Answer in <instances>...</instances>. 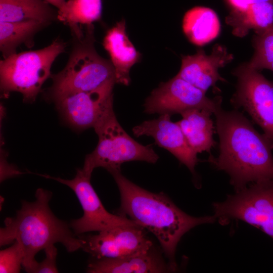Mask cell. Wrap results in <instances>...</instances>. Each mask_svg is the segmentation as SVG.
<instances>
[{"instance_id":"cell-1","label":"cell","mask_w":273,"mask_h":273,"mask_svg":"<svg viewBox=\"0 0 273 273\" xmlns=\"http://www.w3.org/2000/svg\"><path fill=\"white\" fill-rule=\"evenodd\" d=\"M214 115L219 153L217 158L211 155L209 161L229 175L236 191L273 179V140L259 133L238 111L220 108Z\"/></svg>"},{"instance_id":"cell-2","label":"cell","mask_w":273,"mask_h":273,"mask_svg":"<svg viewBox=\"0 0 273 273\" xmlns=\"http://www.w3.org/2000/svg\"><path fill=\"white\" fill-rule=\"evenodd\" d=\"M119 189V214L125 215L152 233L159 242L169 261L176 266L175 254L181 237L192 228L215 221L214 215L191 216L162 193L150 192L133 183L121 171L110 173Z\"/></svg>"},{"instance_id":"cell-3","label":"cell","mask_w":273,"mask_h":273,"mask_svg":"<svg viewBox=\"0 0 273 273\" xmlns=\"http://www.w3.org/2000/svg\"><path fill=\"white\" fill-rule=\"evenodd\" d=\"M52 193L39 188L33 202L23 200L21 208L13 217L5 220L0 229V245L18 242L23 253L22 266L32 273L38 262L36 254L57 243H61L69 252L81 248L82 240L71 229L69 223L57 218L49 207Z\"/></svg>"},{"instance_id":"cell-4","label":"cell","mask_w":273,"mask_h":273,"mask_svg":"<svg viewBox=\"0 0 273 273\" xmlns=\"http://www.w3.org/2000/svg\"><path fill=\"white\" fill-rule=\"evenodd\" d=\"M71 49L67 63L52 74V84L44 92L46 100L54 103L68 96L88 92L114 80L115 73L110 60L102 57L95 47L94 24L69 27Z\"/></svg>"},{"instance_id":"cell-5","label":"cell","mask_w":273,"mask_h":273,"mask_svg":"<svg viewBox=\"0 0 273 273\" xmlns=\"http://www.w3.org/2000/svg\"><path fill=\"white\" fill-rule=\"evenodd\" d=\"M66 47V42L57 38L41 49L16 53L1 60L2 97L7 98L11 93L18 92L23 102H34L44 82L51 78L54 62Z\"/></svg>"},{"instance_id":"cell-6","label":"cell","mask_w":273,"mask_h":273,"mask_svg":"<svg viewBox=\"0 0 273 273\" xmlns=\"http://www.w3.org/2000/svg\"><path fill=\"white\" fill-rule=\"evenodd\" d=\"M99 141L97 147L85 158L82 170L92 175L101 167L109 172L121 171L122 163L133 161L155 163L159 156L152 145L144 146L135 141L122 127L111 107L93 127Z\"/></svg>"},{"instance_id":"cell-7","label":"cell","mask_w":273,"mask_h":273,"mask_svg":"<svg viewBox=\"0 0 273 273\" xmlns=\"http://www.w3.org/2000/svg\"><path fill=\"white\" fill-rule=\"evenodd\" d=\"M213 207L214 215L222 222L241 220L273 239V179L252 183Z\"/></svg>"},{"instance_id":"cell-8","label":"cell","mask_w":273,"mask_h":273,"mask_svg":"<svg viewBox=\"0 0 273 273\" xmlns=\"http://www.w3.org/2000/svg\"><path fill=\"white\" fill-rule=\"evenodd\" d=\"M233 74L238 82L232 105L246 111L264 134L273 140V81L248 63L237 68Z\"/></svg>"},{"instance_id":"cell-9","label":"cell","mask_w":273,"mask_h":273,"mask_svg":"<svg viewBox=\"0 0 273 273\" xmlns=\"http://www.w3.org/2000/svg\"><path fill=\"white\" fill-rule=\"evenodd\" d=\"M40 175L68 186L76 194L83 211L82 217L73 219L69 223L76 235L89 232H99L118 226L138 225L126 216L110 213L105 208L90 183L92 175L86 173L82 169H77L74 177L71 179Z\"/></svg>"},{"instance_id":"cell-10","label":"cell","mask_w":273,"mask_h":273,"mask_svg":"<svg viewBox=\"0 0 273 273\" xmlns=\"http://www.w3.org/2000/svg\"><path fill=\"white\" fill-rule=\"evenodd\" d=\"M222 98H210L206 92L197 88L177 75L162 82L146 99L144 111L148 114H180L192 109L206 110L215 113L219 110Z\"/></svg>"},{"instance_id":"cell-11","label":"cell","mask_w":273,"mask_h":273,"mask_svg":"<svg viewBox=\"0 0 273 273\" xmlns=\"http://www.w3.org/2000/svg\"><path fill=\"white\" fill-rule=\"evenodd\" d=\"M144 228L139 225L118 226L96 235L78 236L81 249L95 259L116 258L148 252L153 247Z\"/></svg>"},{"instance_id":"cell-12","label":"cell","mask_w":273,"mask_h":273,"mask_svg":"<svg viewBox=\"0 0 273 273\" xmlns=\"http://www.w3.org/2000/svg\"><path fill=\"white\" fill-rule=\"evenodd\" d=\"M115 80H110L94 90L72 94L54 102L66 122L77 130L94 127L113 107Z\"/></svg>"},{"instance_id":"cell-13","label":"cell","mask_w":273,"mask_h":273,"mask_svg":"<svg viewBox=\"0 0 273 273\" xmlns=\"http://www.w3.org/2000/svg\"><path fill=\"white\" fill-rule=\"evenodd\" d=\"M170 116L162 114L157 119L143 122L132 128L133 134L152 136L159 147L168 150L194 174L197 154L189 145L177 123L171 120Z\"/></svg>"},{"instance_id":"cell-14","label":"cell","mask_w":273,"mask_h":273,"mask_svg":"<svg viewBox=\"0 0 273 273\" xmlns=\"http://www.w3.org/2000/svg\"><path fill=\"white\" fill-rule=\"evenodd\" d=\"M233 59V55L225 47L216 44L210 55L200 49L194 55L182 56L180 69L177 75L206 93L210 87H216L217 81H225L218 70Z\"/></svg>"},{"instance_id":"cell-15","label":"cell","mask_w":273,"mask_h":273,"mask_svg":"<svg viewBox=\"0 0 273 273\" xmlns=\"http://www.w3.org/2000/svg\"><path fill=\"white\" fill-rule=\"evenodd\" d=\"M177 266L166 262L152 248L146 253L116 258L95 259L87 266L90 273H159L175 271Z\"/></svg>"},{"instance_id":"cell-16","label":"cell","mask_w":273,"mask_h":273,"mask_svg":"<svg viewBox=\"0 0 273 273\" xmlns=\"http://www.w3.org/2000/svg\"><path fill=\"white\" fill-rule=\"evenodd\" d=\"M102 44L114 68L116 83L128 85L130 81V69L140 61L141 55L126 33L124 19L107 30Z\"/></svg>"},{"instance_id":"cell-17","label":"cell","mask_w":273,"mask_h":273,"mask_svg":"<svg viewBox=\"0 0 273 273\" xmlns=\"http://www.w3.org/2000/svg\"><path fill=\"white\" fill-rule=\"evenodd\" d=\"M206 110L192 109L180 114L181 119L176 122L189 145L196 153L207 152L210 154L216 142L213 139L215 127L211 115Z\"/></svg>"},{"instance_id":"cell-18","label":"cell","mask_w":273,"mask_h":273,"mask_svg":"<svg viewBox=\"0 0 273 273\" xmlns=\"http://www.w3.org/2000/svg\"><path fill=\"white\" fill-rule=\"evenodd\" d=\"M183 29L191 42L202 46L218 36L220 24L216 13L212 9L196 6L185 13L183 20Z\"/></svg>"},{"instance_id":"cell-19","label":"cell","mask_w":273,"mask_h":273,"mask_svg":"<svg viewBox=\"0 0 273 273\" xmlns=\"http://www.w3.org/2000/svg\"><path fill=\"white\" fill-rule=\"evenodd\" d=\"M29 20L51 24L57 20V10L44 0H0V22Z\"/></svg>"},{"instance_id":"cell-20","label":"cell","mask_w":273,"mask_h":273,"mask_svg":"<svg viewBox=\"0 0 273 273\" xmlns=\"http://www.w3.org/2000/svg\"><path fill=\"white\" fill-rule=\"evenodd\" d=\"M50 24L29 20L17 22H0V51L3 58L17 53V49L24 44L28 48L34 44V37Z\"/></svg>"},{"instance_id":"cell-21","label":"cell","mask_w":273,"mask_h":273,"mask_svg":"<svg viewBox=\"0 0 273 273\" xmlns=\"http://www.w3.org/2000/svg\"><path fill=\"white\" fill-rule=\"evenodd\" d=\"M225 21L233 27V33L237 36H244L250 29L256 33L261 32L273 25V4H252L242 12L230 13Z\"/></svg>"},{"instance_id":"cell-22","label":"cell","mask_w":273,"mask_h":273,"mask_svg":"<svg viewBox=\"0 0 273 273\" xmlns=\"http://www.w3.org/2000/svg\"><path fill=\"white\" fill-rule=\"evenodd\" d=\"M102 0H68L57 9V20L69 27L87 25L99 21Z\"/></svg>"},{"instance_id":"cell-23","label":"cell","mask_w":273,"mask_h":273,"mask_svg":"<svg viewBox=\"0 0 273 273\" xmlns=\"http://www.w3.org/2000/svg\"><path fill=\"white\" fill-rule=\"evenodd\" d=\"M253 40L254 53L248 63L255 70L267 69L273 72V25L256 33Z\"/></svg>"},{"instance_id":"cell-24","label":"cell","mask_w":273,"mask_h":273,"mask_svg":"<svg viewBox=\"0 0 273 273\" xmlns=\"http://www.w3.org/2000/svg\"><path fill=\"white\" fill-rule=\"evenodd\" d=\"M23 261L22 248L18 242L15 241L11 246L0 251V272H19Z\"/></svg>"},{"instance_id":"cell-25","label":"cell","mask_w":273,"mask_h":273,"mask_svg":"<svg viewBox=\"0 0 273 273\" xmlns=\"http://www.w3.org/2000/svg\"><path fill=\"white\" fill-rule=\"evenodd\" d=\"M46 257L43 260L38 262L32 273L58 272L56 265L57 249L54 244L49 246L44 249Z\"/></svg>"},{"instance_id":"cell-26","label":"cell","mask_w":273,"mask_h":273,"mask_svg":"<svg viewBox=\"0 0 273 273\" xmlns=\"http://www.w3.org/2000/svg\"><path fill=\"white\" fill-rule=\"evenodd\" d=\"M53 7L60 9L66 2V0H44Z\"/></svg>"},{"instance_id":"cell-27","label":"cell","mask_w":273,"mask_h":273,"mask_svg":"<svg viewBox=\"0 0 273 273\" xmlns=\"http://www.w3.org/2000/svg\"><path fill=\"white\" fill-rule=\"evenodd\" d=\"M254 3H260V2H269L273 4V0H253Z\"/></svg>"}]
</instances>
